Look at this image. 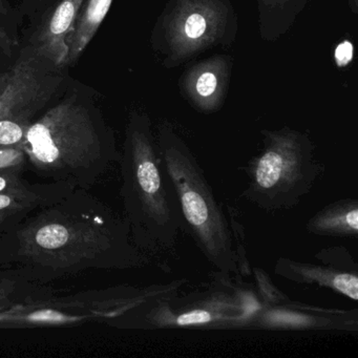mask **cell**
<instances>
[{"label":"cell","instance_id":"6da1fadb","mask_svg":"<svg viewBox=\"0 0 358 358\" xmlns=\"http://www.w3.org/2000/svg\"><path fill=\"white\" fill-rule=\"evenodd\" d=\"M148 264L124 217L83 188L0 236V267L20 270L39 284L89 270L136 269Z\"/></svg>","mask_w":358,"mask_h":358},{"label":"cell","instance_id":"7a4b0ae2","mask_svg":"<svg viewBox=\"0 0 358 358\" xmlns=\"http://www.w3.org/2000/svg\"><path fill=\"white\" fill-rule=\"evenodd\" d=\"M24 150L37 175L83 189L93 187L121 155L93 93L76 83L32 121Z\"/></svg>","mask_w":358,"mask_h":358},{"label":"cell","instance_id":"3957f363","mask_svg":"<svg viewBox=\"0 0 358 358\" xmlns=\"http://www.w3.org/2000/svg\"><path fill=\"white\" fill-rule=\"evenodd\" d=\"M119 164L123 217L134 244L143 252L175 250L183 219L146 113H129Z\"/></svg>","mask_w":358,"mask_h":358},{"label":"cell","instance_id":"277c9868","mask_svg":"<svg viewBox=\"0 0 358 358\" xmlns=\"http://www.w3.org/2000/svg\"><path fill=\"white\" fill-rule=\"evenodd\" d=\"M156 140L161 166L179 203L183 232L213 267L240 274L232 230L194 152L169 121L159 123Z\"/></svg>","mask_w":358,"mask_h":358},{"label":"cell","instance_id":"5b68a950","mask_svg":"<svg viewBox=\"0 0 358 358\" xmlns=\"http://www.w3.org/2000/svg\"><path fill=\"white\" fill-rule=\"evenodd\" d=\"M263 148L243 169L242 196L265 211L290 210L311 192L324 167L307 133L285 127L262 129Z\"/></svg>","mask_w":358,"mask_h":358},{"label":"cell","instance_id":"8992f818","mask_svg":"<svg viewBox=\"0 0 358 358\" xmlns=\"http://www.w3.org/2000/svg\"><path fill=\"white\" fill-rule=\"evenodd\" d=\"M238 32L232 0H169L155 22L150 45L163 68L171 70L213 48L232 47Z\"/></svg>","mask_w":358,"mask_h":358},{"label":"cell","instance_id":"52a82bcc","mask_svg":"<svg viewBox=\"0 0 358 358\" xmlns=\"http://www.w3.org/2000/svg\"><path fill=\"white\" fill-rule=\"evenodd\" d=\"M152 294V287L137 289L125 286L83 291L64 296L55 294L20 306L1 316L0 329L70 327L94 322L108 324Z\"/></svg>","mask_w":358,"mask_h":358},{"label":"cell","instance_id":"ba28073f","mask_svg":"<svg viewBox=\"0 0 358 358\" xmlns=\"http://www.w3.org/2000/svg\"><path fill=\"white\" fill-rule=\"evenodd\" d=\"M64 71L24 45L15 62L0 72V117L20 112L41 114L66 87Z\"/></svg>","mask_w":358,"mask_h":358},{"label":"cell","instance_id":"9c48e42d","mask_svg":"<svg viewBox=\"0 0 358 358\" xmlns=\"http://www.w3.org/2000/svg\"><path fill=\"white\" fill-rule=\"evenodd\" d=\"M316 259L320 264L280 257L274 272L285 280L331 289L352 301H357V264L349 251L343 247L324 249L316 255Z\"/></svg>","mask_w":358,"mask_h":358},{"label":"cell","instance_id":"30bf717a","mask_svg":"<svg viewBox=\"0 0 358 358\" xmlns=\"http://www.w3.org/2000/svg\"><path fill=\"white\" fill-rule=\"evenodd\" d=\"M234 58L215 54L188 66L178 81L180 95L201 114L219 112L227 99Z\"/></svg>","mask_w":358,"mask_h":358},{"label":"cell","instance_id":"8fae6325","mask_svg":"<svg viewBox=\"0 0 358 358\" xmlns=\"http://www.w3.org/2000/svg\"><path fill=\"white\" fill-rule=\"evenodd\" d=\"M83 0H58L45 10L36 26L26 35L24 45L52 64L66 68V39L74 27Z\"/></svg>","mask_w":358,"mask_h":358},{"label":"cell","instance_id":"7c38bea8","mask_svg":"<svg viewBox=\"0 0 358 358\" xmlns=\"http://www.w3.org/2000/svg\"><path fill=\"white\" fill-rule=\"evenodd\" d=\"M75 187L66 182H39L26 189L0 194V236L22 223L38 209L70 194Z\"/></svg>","mask_w":358,"mask_h":358},{"label":"cell","instance_id":"4fadbf2b","mask_svg":"<svg viewBox=\"0 0 358 358\" xmlns=\"http://www.w3.org/2000/svg\"><path fill=\"white\" fill-rule=\"evenodd\" d=\"M303 308L271 309L259 317V324L269 328H307L316 330H357V311L326 310L318 315L322 309H314L311 314L303 313Z\"/></svg>","mask_w":358,"mask_h":358},{"label":"cell","instance_id":"5bb4252c","mask_svg":"<svg viewBox=\"0 0 358 358\" xmlns=\"http://www.w3.org/2000/svg\"><path fill=\"white\" fill-rule=\"evenodd\" d=\"M309 234L332 238L358 236V201L343 199L320 209L306 224Z\"/></svg>","mask_w":358,"mask_h":358},{"label":"cell","instance_id":"9a60e30c","mask_svg":"<svg viewBox=\"0 0 358 358\" xmlns=\"http://www.w3.org/2000/svg\"><path fill=\"white\" fill-rule=\"evenodd\" d=\"M310 0H257V30L264 43L285 36Z\"/></svg>","mask_w":358,"mask_h":358},{"label":"cell","instance_id":"2e32d148","mask_svg":"<svg viewBox=\"0 0 358 358\" xmlns=\"http://www.w3.org/2000/svg\"><path fill=\"white\" fill-rule=\"evenodd\" d=\"M114 0H83L78 16L66 39V68L78 62L110 12Z\"/></svg>","mask_w":358,"mask_h":358},{"label":"cell","instance_id":"e0dca14e","mask_svg":"<svg viewBox=\"0 0 358 358\" xmlns=\"http://www.w3.org/2000/svg\"><path fill=\"white\" fill-rule=\"evenodd\" d=\"M55 294V289L29 280L20 270H0V317L20 306L36 303Z\"/></svg>","mask_w":358,"mask_h":358},{"label":"cell","instance_id":"ac0fdd59","mask_svg":"<svg viewBox=\"0 0 358 358\" xmlns=\"http://www.w3.org/2000/svg\"><path fill=\"white\" fill-rule=\"evenodd\" d=\"M38 113L20 112L0 117V148H24L27 131Z\"/></svg>","mask_w":358,"mask_h":358},{"label":"cell","instance_id":"d6986e66","mask_svg":"<svg viewBox=\"0 0 358 358\" xmlns=\"http://www.w3.org/2000/svg\"><path fill=\"white\" fill-rule=\"evenodd\" d=\"M22 18L18 10L13 9L10 0H0V48L9 52L20 45L17 29Z\"/></svg>","mask_w":358,"mask_h":358},{"label":"cell","instance_id":"ffe728a7","mask_svg":"<svg viewBox=\"0 0 358 358\" xmlns=\"http://www.w3.org/2000/svg\"><path fill=\"white\" fill-rule=\"evenodd\" d=\"M28 159L22 146L0 148V171H16L24 173Z\"/></svg>","mask_w":358,"mask_h":358},{"label":"cell","instance_id":"44dd1931","mask_svg":"<svg viewBox=\"0 0 358 358\" xmlns=\"http://www.w3.org/2000/svg\"><path fill=\"white\" fill-rule=\"evenodd\" d=\"M31 184L28 180L24 179L22 171H0V194L26 189Z\"/></svg>","mask_w":358,"mask_h":358},{"label":"cell","instance_id":"7402d4cb","mask_svg":"<svg viewBox=\"0 0 358 358\" xmlns=\"http://www.w3.org/2000/svg\"><path fill=\"white\" fill-rule=\"evenodd\" d=\"M352 55H353V47L350 41H343L338 45L335 50V62L339 68L347 66L351 62Z\"/></svg>","mask_w":358,"mask_h":358}]
</instances>
